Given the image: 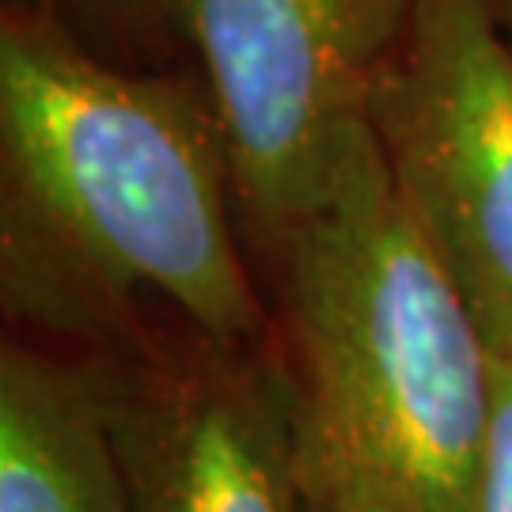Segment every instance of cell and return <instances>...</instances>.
I'll use <instances>...</instances> for the list:
<instances>
[{"label":"cell","instance_id":"5","mask_svg":"<svg viewBox=\"0 0 512 512\" xmlns=\"http://www.w3.org/2000/svg\"><path fill=\"white\" fill-rule=\"evenodd\" d=\"M133 512H308L304 403L285 349L183 353L107 372Z\"/></svg>","mask_w":512,"mask_h":512},{"label":"cell","instance_id":"4","mask_svg":"<svg viewBox=\"0 0 512 512\" xmlns=\"http://www.w3.org/2000/svg\"><path fill=\"white\" fill-rule=\"evenodd\" d=\"M368 126L494 357H512V38L494 8L418 0Z\"/></svg>","mask_w":512,"mask_h":512},{"label":"cell","instance_id":"7","mask_svg":"<svg viewBox=\"0 0 512 512\" xmlns=\"http://www.w3.org/2000/svg\"><path fill=\"white\" fill-rule=\"evenodd\" d=\"M95 50H148L183 42L186 0H31Z\"/></svg>","mask_w":512,"mask_h":512},{"label":"cell","instance_id":"10","mask_svg":"<svg viewBox=\"0 0 512 512\" xmlns=\"http://www.w3.org/2000/svg\"><path fill=\"white\" fill-rule=\"evenodd\" d=\"M490 8H494L497 23H501V31L512 38V0H486Z\"/></svg>","mask_w":512,"mask_h":512},{"label":"cell","instance_id":"2","mask_svg":"<svg viewBox=\"0 0 512 512\" xmlns=\"http://www.w3.org/2000/svg\"><path fill=\"white\" fill-rule=\"evenodd\" d=\"M285 361L315 444L384 478L414 512H471L494 414V349L357 129L270 255Z\"/></svg>","mask_w":512,"mask_h":512},{"label":"cell","instance_id":"1","mask_svg":"<svg viewBox=\"0 0 512 512\" xmlns=\"http://www.w3.org/2000/svg\"><path fill=\"white\" fill-rule=\"evenodd\" d=\"M0 167L12 311L99 323L160 300L217 346L277 338L202 80L114 61L16 0L0 19Z\"/></svg>","mask_w":512,"mask_h":512},{"label":"cell","instance_id":"6","mask_svg":"<svg viewBox=\"0 0 512 512\" xmlns=\"http://www.w3.org/2000/svg\"><path fill=\"white\" fill-rule=\"evenodd\" d=\"M0 512H133L107 368L4 342Z\"/></svg>","mask_w":512,"mask_h":512},{"label":"cell","instance_id":"9","mask_svg":"<svg viewBox=\"0 0 512 512\" xmlns=\"http://www.w3.org/2000/svg\"><path fill=\"white\" fill-rule=\"evenodd\" d=\"M471 512H512V357H494V414Z\"/></svg>","mask_w":512,"mask_h":512},{"label":"cell","instance_id":"3","mask_svg":"<svg viewBox=\"0 0 512 512\" xmlns=\"http://www.w3.org/2000/svg\"><path fill=\"white\" fill-rule=\"evenodd\" d=\"M418 0H186L239 224L262 255L327 186Z\"/></svg>","mask_w":512,"mask_h":512},{"label":"cell","instance_id":"8","mask_svg":"<svg viewBox=\"0 0 512 512\" xmlns=\"http://www.w3.org/2000/svg\"><path fill=\"white\" fill-rule=\"evenodd\" d=\"M304 475L308 512H414L384 478L315 444L304 425Z\"/></svg>","mask_w":512,"mask_h":512}]
</instances>
